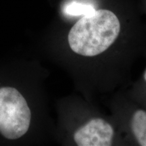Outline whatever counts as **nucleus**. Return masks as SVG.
I'll list each match as a JSON object with an SVG mask.
<instances>
[{
    "label": "nucleus",
    "mask_w": 146,
    "mask_h": 146,
    "mask_svg": "<svg viewBox=\"0 0 146 146\" xmlns=\"http://www.w3.org/2000/svg\"><path fill=\"white\" fill-rule=\"evenodd\" d=\"M120 30L118 18L107 10H96L83 16L68 34L71 50L83 56H96L105 52L118 37Z\"/></svg>",
    "instance_id": "f257e3e1"
},
{
    "label": "nucleus",
    "mask_w": 146,
    "mask_h": 146,
    "mask_svg": "<svg viewBox=\"0 0 146 146\" xmlns=\"http://www.w3.org/2000/svg\"><path fill=\"white\" fill-rule=\"evenodd\" d=\"M31 119L23 95L13 87L0 88V133L8 139H17L28 131Z\"/></svg>",
    "instance_id": "f03ea898"
},
{
    "label": "nucleus",
    "mask_w": 146,
    "mask_h": 146,
    "mask_svg": "<svg viewBox=\"0 0 146 146\" xmlns=\"http://www.w3.org/2000/svg\"><path fill=\"white\" fill-rule=\"evenodd\" d=\"M113 135L112 126L104 120L95 118L76 131L74 139L79 146H109Z\"/></svg>",
    "instance_id": "7ed1b4c3"
},
{
    "label": "nucleus",
    "mask_w": 146,
    "mask_h": 146,
    "mask_svg": "<svg viewBox=\"0 0 146 146\" xmlns=\"http://www.w3.org/2000/svg\"><path fill=\"white\" fill-rule=\"evenodd\" d=\"M131 129L140 145L146 146V112L137 110L133 115Z\"/></svg>",
    "instance_id": "20e7f679"
},
{
    "label": "nucleus",
    "mask_w": 146,
    "mask_h": 146,
    "mask_svg": "<svg viewBox=\"0 0 146 146\" xmlns=\"http://www.w3.org/2000/svg\"><path fill=\"white\" fill-rule=\"evenodd\" d=\"M64 10L67 15L75 16L89 15L94 13L96 9L91 5L73 1L66 5Z\"/></svg>",
    "instance_id": "39448f33"
},
{
    "label": "nucleus",
    "mask_w": 146,
    "mask_h": 146,
    "mask_svg": "<svg viewBox=\"0 0 146 146\" xmlns=\"http://www.w3.org/2000/svg\"><path fill=\"white\" fill-rule=\"evenodd\" d=\"M144 78H145V80L146 81V71L145 72V74H144Z\"/></svg>",
    "instance_id": "423d86ee"
}]
</instances>
